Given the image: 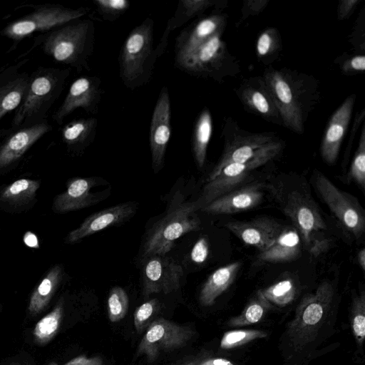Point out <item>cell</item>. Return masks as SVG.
<instances>
[{
  "mask_svg": "<svg viewBox=\"0 0 365 365\" xmlns=\"http://www.w3.org/2000/svg\"><path fill=\"white\" fill-rule=\"evenodd\" d=\"M262 77L281 116L283 125L302 134L308 114L319 96L314 79L289 69L272 68H267Z\"/></svg>",
  "mask_w": 365,
  "mask_h": 365,
  "instance_id": "6da1fadb",
  "label": "cell"
},
{
  "mask_svg": "<svg viewBox=\"0 0 365 365\" xmlns=\"http://www.w3.org/2000/svg\"><path fill=\"white\" fill-rule=\"evenodd\" d=\"M170 33L166 26L154 48V21L150 17L129 33L118 56L120 77L127 88L133 91L150 81L155 64L168 45Z\"/></svg>",
  "mask_w": 365,
  "mask_h": 365,
  "instance_id": "7a4b0ae2",
  "label": "cell"
},
{
  "mask_svg": "<svg viewBox=\"0 0 365 365\" xmlns=\"http://www.w3.org/2000/svg\"><path fill=\"white\" fill-rule=\"evenodd\" d=\"M95 24L89 19H76L50 31L41 34L34 46L55 61L77 71H89V58L94 51Z\"/></svg>",
  "mask_w": 365,
  "mask_h": 365,
  "instance_id": "3957f363",
  "label": "cell"
},
{
  "mask_svg": "<svg viewBox=\"0 0 365 365\" xmlns=\"http://www.w3.org/2000/svg\"><path fill=\"white\" fill-rule=\"evenodd\" d=\"M70 73L69 68L44 66L34 71L11 127H25L47 120L48 111L61 94Z\"/></svg>",
  "mask_w": 365,
  "mask_h": 365,
  "instance_id": "277c9868",
  "label": "cell"
},
{
  "mask_svg": "<svg viewBox=\"0 0 365 365\" xmlns=\"http://www.w3.org/2000/svg\"><path fill=\"white\" fill-rule=\"evenodd\" d=\"M279 207L299 234L303 247L308 250L312 237L327 228L319 207L307 185L302 179H288L271 186Z\"/></svg>",
  "mask_w": 365,
  "mask_h": 365,
  "instance_id": "5b68a950",
  "label": "cell"
},
{
  "mask_svg": "<svg viewBox=\"0 0 365 365\" xmlns=\"http://www.w3.org/2000/svg\"><path fill=\"white\" fill-rule=\"evenodd\" d=\"M334 293L331 282L325 280L301 300L286 330L288 341L295 351L305 349L318 337L329 319Z\"/></svg>",
  "mask_w": 365,
  "mask_h": 365,
  "instance_id": "8992f818",
  "label": "cell"
},
{
  "mask_svg": "<svg viewBox=\"0 0 365 365\" xmlns=\"http://www.w3.org/2000/svg\"><path fill=\"white\" fill-rule=\"evenodd\" d=\"M198 199L195 202L178 201L158 221L148 235L143 247V257L165 255L174 242L184 235L197 230L200 220L196 212L202 208Z\"/></svg>",
  "mask_w": 365,
  "mask_h": 365,
  "instance_id": "52a82bcc",
  "label": "cell"
},
{
  "mask_svg": "<svg viewBox=\"0 0 365 365\" xmlns=\"http://www.w3.org/2000/svg\"><path fill=\"white\" fill-rule=\"evenodd\" d=\"M33 11L2 29L0 35L12 41L14 46L26 37L38 32L41 34L53 30L72 21L86 16L90 9H72L61 4H29Z\"/></svg>",
  "mask_w": 365,
  "mask_h": 365,
  "instance_id": "ba28073f",
  "label": "cell"
},
{
  "mask_svg": "<svg viewBox=\"0 0 365 365\" xmlns=\"http://www.w3.org/2000/svg\"><path fill=\"white\" fill-rule=\"evenodd\" d=\"M221 36L215 35L190 55L175 60V66L190 75L217 82L238 73V63L228 51Z\"/></svg>",
  "mask_w": 365,
  "mask_h": 365,
  "instance_id": "9c48e42d",
  "label": "cell"
},
{
  "mask_svg": "<svg viewBox=\"0 0 365 365\" xmlns=\"http://www.w3.org/2000/svg\"><path fill=\"white\" fill-rule=\"evenodd\" d=\"M312 180L317 194L344 230L361 240L365 232V211L357 199L337 187L321 171L315 170Z\"/></svg>",
  "mask_w": 365,
  "mask_h": 365,
  "instance_id": "30bf717a",
  "label": "cell"
},
{
  "mask_svg": "<svg viewBox=\"0 0 365 365\" xmlns=\"http://www.w3.org/2000/svg\"><path fill=\"white\" fill-rule=\"evenodd\" d=\"M282 148V144L278 140L246 163H230L223 167L213 178L207 180L199 198L202 206L243 185L253 170L275 158Z\"/></svg>",
  "mask_w": 365,
  "mask_h": 365,
  "instance_id": "8fae6325",
  "label": "cell"
},
{
  "mask_svg": "<svg viewBox=\"0 0 365 365\" xmlns=\"http://www.w3.org/2000/svg\"><path fill=\"white\" fill-rule=\"evenodd\" d=\"M224 151L207 180L213 178L225 165L249 161L279 140L273 133H250L227 122L223 129Z\"/></svg>",
  "mask_w": 365,
  "mask_h": 365,
  "instance_id": "7c38bea8",
  "label": "cell"
},
{
  "mask_svg": "<svg viewBox=\"0 0 365 365\" xmlns=\"http://www.w3.org/2000/svg\"><path fill=\"white\" fill-rule=\"evenodd\" d=\"M195 335L188 326L178 324L160 317L154 319L140 341L138 356H145L149 362L157 359L161 352L171 351L185 346Z\"/></svg>",
  "mask_w": 365,
  "mask_h": 365,
  "instance_id": "4fadbf2b",
  "label": "cell"
},
{
  "mask_svg": "<svg viewBox=\"0 0 365 365\" xmlns=\"http://www.w3.org/2000/svg\"><path fill=\"white\" fill-rule=\"evenodd\" d=\"M103 93L99 77L85 76L76 78L70 86L61 105L53 113V121L61 125L68 115L79 108L96 114Z\"/></svg>",
  "mask_w": 365,
  "mask_h": 365,
  "instance_id": "5bb4252c",
  "label": "cell"
},
{
  "mask_svg": "<svg viewBox=\"0 0 365 365\" xmlns=\"http://www.w3.org/2000/svg\"><path fill=\"white\" fill-rule=\"evenodd\" d=\"M51 130L47 120L25 127L0 128V170L16 163Z\"/></svg>",
  "mask_w": 365,
  "mask_h": 365,
  "instance_id": "9a60e30c",
  "label": "cell"
},
{
  "mask_svg": "<svg viewBox=\"0 0 365 365\" xmlns=\"http://www.w3.org/2000/svg\"><path fill=\"white\" fill-rule=\"evenodd\" d=\"M171 108L168 89L162 88L155 105L150 125V147L155 173L163 167L171 134Z\"/></svg>",
  "mask_w": 365,
  "mask_h": 365,
  "instance_id": "2e32d148",
  "label": "cell"
},
{
  "mask_svg": "<svg viewBox=\"0 0 365 365\" xmlns=\"http://www.w3.org/2000/svg\"><path fill=\"white\" fill-rule=\"evenodd\" d=\"M143 272V294L148 297L155 293L168 294L180 286L183 274L182 267L165 255L148 257Z\"/></svg>",
  "mask_w": 365,
  "mask_h": 365,
  "instance_id": "e0dca14e",
  "label": "cell"
},
{
  "mask_svg": "<svg viewBox=\"0 0 365 365\" xmlns=\"http://www.w3.org/2000/svg\"><path fill=\"white\" fill-rule=\"evenodd\" d=\"M227 24L224 14H212L187 26L177 36L175 60L192 53L217 34H222Z\"/></svg>",
  "mask_w": 365,
  "mask_h": 365,
  "instance_id": "ac0fdd59",
  "label": "cell"
},
{
  "mask_svg": "<svg viewBox=\"0 0 365 365\" xmlns=\"http://www.w3.org/2000/svg\"><path fill=\"white\" fill-rule=\"evenodd\" d=\"M244 243L253 246L259 252L269 247L283 231L284 227L276 220L260 217L249 221H232L225 225Z\"/></svg>",
  "mask_w": 365,
  "mask_h": 365,
  "instance_id": "d6986e66",
  "label": "cell"
},
{
  "mask_svg": "<svg viewBox=\"0 0 365 365\" xmlns=\"http://www.w3.org/2000/svg\"><path fill=\"white\" fill-rule=\"evenodd\" d=\"M236 92L242 104L250 112L272 123L283 125L281 116L262 76L245 80Z\"/></svg>",
  "mask_w": 365,
  "mask_h": 365,
  "instance_id": "ffe728a7",
  "label": "cell"
},
{
  "mask_svg": "<svg viewBox=\"0 0 365 365\" xmlns=\"http://www.w3.org/2000/svg\"><path fill=\"white\" fill-rule=\"evenodd\" d=\"M355 100V94L349 96L329 119L320 146L321 155L328 165L334 164L337 160L352 116Z\"/></svg>",
  "mask_w": 365,
  "mask_h": 365,
  "instance_id": "44dd1931",
  "label": "cell"
},
{
  "mask_svg": "<svg viewBox=\"0 0 365 365\" xmlns=\"http://www.w3.org/2000/svg\"><path fill=\"white\" fill-rule=\"evenodd\" d=\"M264 196L263 184L245 185L214 200L201 210L212 215L233 214L257 207L262 202Z\"/></svg>",
  "mask_w": 365,
  "mask_h": 365,
  "instance_id": "7402d4cb",
  "label": "cell"
},
{
  "mask_svg": "<svg viewBox=\"0 0 365 365\" xmlns=\"http://www.w3.org/2000/svg\"><path fill=\"white\" fill-rule=\"evenodd\" d=\"M136 207L133 202L120 203L95 212L85 219L78 227L66 237L68 243H76L81 240L108 227L122 223L133 216Z\"/></svg>",
  "mask_w": 365,
  "mask_h": 365,
  "instance_id": "603a6c76",
  "label": "cell"
},
{
  "mask_svg": "<svg viewBox=\"0 0 365 365\" xmlns=\"http://www.w3.org/2000/svg\"><path fill=\"white\" fill-rule=\"evenodd\" d=\"M24 59L0 73V119L22 103L28 86L29 74L21 72L20 68L27 62Z\"/></svg>",
  "mask_w": 365,
  "mask_h": 365,
  "instance_id": "cb8c5ba5",
  "label": "cell"
},
{
  "mask_svg": "<svg viewBox=\"0 0 365 365\" xmlns=\"http://www.w3.org/2000/svg\"><path fill=\"white\" fill-rule=\"evenodd\" d=\"M96 178H76L67 185L66 191L57 195L53 202L56 212H66L92 206L101 200L102 197L91 192L97 184Z\"/></svg>",
  "mask_w": 365,
  "mask_h": 365,
  "instance_id": "d4e9b609",
  "label": "cell"
},
{
  "mask_svg": "<svg viewBox=\"0 0 365 365\" xmlns=\"http://www.w3.org/2000/svg\"><path fill=\"white\" fill-rule=\"evenodd\" d=\"M302 244L294 227H284L276 241L267 249L259 252L257 261L259 263H282L299 257Z\"/></svg>",
  "mask_w": 365,
  "mask_h": 365,
  "instance_id": "484cf974",
  "label": "cell"
},
{
  "mask_svg": "<svg viewBox=\"0 0 365 365\" xmlns=\"http://www.w3.org/2000/svg\"><path fill=\"white\" fill-rule=\"evenodd\" d=\"M241 266L242 262L236 261L214 271L200 289L199 301L201 305H213L216 299L233 283Z\"/></svg>",
  "mask_w": 365,
  "mask_h": 365,
  "instance_id": "4316f807",
  "label": "cell"
},
{
  "mask_svg": "<svg viewBox=\"0 0 365 365\" xmlns=\"http://www.w3.org/2000/svg\"><path fill=\"white\" fill-rule=\"evenodd\" d=\"M97 126L93 117L74 119L62 127V140L71 152L81 153L94 140Z\"/></svg>",
  "mask_w": 365,
  "mask_h": 365,
  "instance_id": "83f0119b",
  "label": "cell"
},
{
  "mask_svg": "<svg viewBox=\"0 0 365 365\" xmlns=\"http://www.w3.org/2000/svg\"><path fill=\"white\" fill-rule=\"evenodd\" d=\"M62 267H53L33 292L29 304V312L36 316L43 312L55 293L62 279Z\"/></svg>",
  "mask_w": 365,
  "mask_h": 365,
  "instance_id": "f1b7e54d",
  "label": "cell"
},
{
  "mask_svg": "<svg viewBox=\"0 0 365 365\" xmlns=\"http://www.w3.org/2000/svg\"><path fill=\"white\" fill-rule=\"evenodd\" d=\"M212 133V115L209 109L205 108L196 119L192 140L194 158L199 168H202L205 164Z\"/></svg>",
  "mask_w": 365,
  "mask_h": 365,
  "instance_id": "f546056e",
  "label": "cell"
},
{
  "mask_svg": "<svg viewBox=\"0 0 365 365\" xmlns=\"http://www.w3.org/2000/svg\"><path fill=\"white\" fill-rule=\"evenodd\" d=\"M220 3L221 1L216 0H180L174 16L168 20L167 26L172 31L192 18L202 15L207 9L218 6Z\"/></svg>",
  "mask_w": 365,
  "mask_h": 365,
  "instance_id": "4dcf8cb0",
  "label": "cell"
},
{
  "mask_svg": "<svg viewBox=\"0 0 365 365\" xmlns=\"http://www.w3.org/2000/svg\"><path fill=\"white\" fill-rule=\"evenodd\" d=\"M63 315V300L61 299L54 309L40 319L34 329V339L36 344L44 345L57 334Z\"/></svg>",
  "mask_w": 365,
  "mask_h": 365,
  "instance_id": "1f68e13d",
  "label": "cell"
},
{
  "mask_svg": "<svg viewBox=\"0 0 365 365\" xmlns=\"http://www.w3.org/2000/svg\"><path fill=\"white\" fill-rule=\"evenodd\" d=\"M39 187L38 181L24 178L19 179L4 188L1 195V199L12 204L27 202L34 198Z\"/></svg>",
  "mask_w": 365,
  "mask_h": 365,
  "instance_id": "d6a6232c",
  "label": "cell"
},
{
  "mask_svg": "<svg viewBox=\"0 0 365 365\" xmlns=\"http://www.w3.org/2000/svg\"><path fill=\"white\" fill-rule=\"evenodd\" d=\"M282 48V41L278 31L273 27L264 29L258 36L256 43L257 58L269 63L277 57Z\"/></svg>",
  "mask_w": 365,
  "mask_h": 365,
  "instance_id": "836d02e7",
  "label": "cell"
},
{
  "mask_svg": "<svg viewBox=\"0 0 365 365\" xmlns=\"http://www.w3.org/2000/svg\"><path fill=\"white\" fill-rule=\"evenodd\" d=\"M269 304L259 290L241 314L231 318L227 324L230 327H242L257 323L263 317Z\"/></svg>",
  "mask_w": 365,
  "mask_h": 365,
  "instance_id": "e575fe53",
  "label": "cell"
},
{
  "mask_svg": "<svg viewBox=\"0 0 365 365\" xmlns=\"http://www.w3.org/2000/svg\"><path fill=\"white\" fill-rule=\"evenodd\" d=\"M350 324L358 347L361 348L365 339V292L362 289L352 298Z\"/></svg>",
  "mask_w": 365,
  "mask_h": 365,
  "instance_id": "d590c367",
  "label": "cell"
},
{
  "mask_svg": "<svg viewBox=\"0 0 365 365\" xmlns=\"http://www.w3.org/2000/svg\"><path fill=\"white\" fill-rule=\"evenodd\" d=\"M260 292L269 304L272 303L282 307L289 304L294 299L296 287L292 279L287 278L278 281Z\"/></svg>",
  "mask_w": 365,
  "mask_h": 365,
  "instance_id": "8d00e7d4",
  "label": "cell"
},
{
  "mask_svg": "<svg viewBox=\"0 0 365 365\" xmlns=\"http://www.w3.org/2000/svg\"><path fill=\"white\" fill-rule=\"evenodd\" d=\"M346 182L354 181L361 189L365 188V125H361V134L357 149L347 173Z\"/></svg>",
  "mask_w": 365,
  "mask_h": 365,
  "instance_id": "74e56055",
  "label": "cell"
},
{
  "mask_svg": "<svg viewBox=\"0 0 365 365\" xmlns=\"http://www.w3.org/2000/svg\"><path fill=\"white\" fill-rule=\"evenodd\" d=\"M108 315L111 322L122 320L128 311L129 298L126 292L120 287L110 289L107 300Z\"/></svg>",
  "mask_w": 365,
  "mask_h": 365,
  "instance_id": "f35d334b",
  "label": "cell"
},
{
  "mask_svg": "<svg viewBox=\"0 0 365 365\" xmlns=\"http://www.w3.org/2000/svg\"><path fill=\"white\" fill-rule=\"evenodd\" d=\"M266 336L267 333L262 330H232L223 334L220 346L222 349H235Z\"/></svg>",
  "mask_w": 365,
  "mask_h": 365,
  "instance_id": "ab89813d",
  "label": "cell"
},
{
  "mask_svg": "<svg viewBox=\"0 0 365 365\" xmlns=\"http://www.w3.org/2000/svg\"><path fill=\"white\" fill-rule=\"evenodd\" d=\"M96 10L103 21L114 22L130 8L127 0H93Z\"/></svg>",
  "mask_w": 365,
  "mask_h": 365,
  "instance_id": "60d3db41",
  "label": "cell"
},
{
  "mask_svg": "<svg viewBox=\"0 0 365 365\" xmlns=\"http://www.w3.org/2000/svg\"><path fill=\"white\" fill-rule=\"evenodd\" d=\"M160 307L159 300L154 298L136 308L133 314V323L138 333H142L145 329H147L158 312Z\"/></svg>",
  "mask_w": 365,
  "mask_h": 365,
  "instance_id": "b9f144b4",
  "label": "cell"
},
{
  "mask_svg": "<svg viewBox=\"0 0 365 365\" xmlns=\"http://www.w3.org/2000/svg\"><path fill=\"white\" fill-rule=\"evenodd\" d=\"M342 72L347 75L363 73L365 69V56L364 53L352 56L342 57L339 63Z\"/></svg>",
  "mask_w": 365,
  "mask_h": 365,
  "instance_id": "7bdbcfd3",
  "label": "cell"
},
{
  "mask_svg": "<svg viewBox=\"0 0 365 365\" xmlns=\"http://www.w3.org/2000/svg\"><path fill=\"white\" fill-rule=\"evenodd\" d=\"M269 0H245L241 9L240 19L237 25L242 24L250 16H256L267 7Z\"/></svg>",
  "mask_w": 365,
  "mask_h": 365,
  "instance_id": "ee69618b",
  "label": "cell"
},
{
  "mask_svg": "<svg viewBox=\"0 0 365 365\" xmlns=\"http://www.w3.org/2000/svg\"><path fill=\"white\" fill-rule=\"evenodd\" d=\"M355 29L350 37V42L356 50L364 51V36H365V11H361V14L355 26Z\"/></svg>",
  "mask_w": 365,
  "mask_h": 365,
  "instance_id": "f6af8a7d",
  "label": "cell"
},
{
  "mask_svg": "<svg viewBox=\"0 0 365 365\" xmlns=\"http://www.w3.org/2000/svg\"><path fill=\"white\" fill-rule=\"evenodd\" d=\"M209 241L207 237H200L195 243L190 253L192 262L197 264L205 262L209 255Z\"/></svg>",
  "mask_w": 365,
  "mask_h": 365,
  "instance_id": "bcb514c9",
  "label": "cell"
},
{
  "mask_svg": "<svg viewBox=\"0 0 365 365\" xmlns=\"http://www.w3.org/2000/svg\"><path fill=\"white\" fill-rule=\"evenodd\" d=\"M359 0H340L337 6L338 20L349 19L359 4Z\"/></svg>",
  "mask_w": 365,
  "mask_h": 365,
  "instance_id": "7dc6e473",
  "label": "cell"
},
{
  "mask_svg": "<svg viewBox=\"0 0 365 365\" xmlns=\"http://www.w3.org/2000/svg\"><path fill=\"white\" fill-rule=\"evenodd\" d=\"M329 241L320 235V232L314 235L310 240L308 251L314 257L325 252L329 247Z\"/></svg>",
  "mask_w": 365,
  "mask_h": 365,
  "instance_id": "c3c4849f",
  "label": "cell"
},
{
  "mask_svg": "<svg viewBox=\"0 0 365 365\" xmlns=\"http://www.w3.org/2000/svg\"><path fill=\"white\" fill-rule=\"evenodd\" d=\"M48 365H58L54 362L50 363ZM63 365H104L102 358L99 356L93 357H87L85 355H80L73 358Z\"/></svg>",
  "mask_w": 365,
  "mask_h": 365,
  "instance_id": "681fc988",
  "label": "cell"
},
{
  "mask_svg": "<svg viewBox=\"0 0 365 365\" xmlns=\"http://www.w3.org/2000/svg\"><path fill=\"white\" fill-rule=\"evenodd\" d=\"M199 365H234V364L227 359L212 358L202 361Z\"/></svg>",
  "mask_w": 365,
  "mask_h": 365,
  "instance_id": "f907efd6",
  "label": "cell"
},
{
  "mask_svg": "<svg viewBox=\"0 0 365 365\" xmlns=\"http://www.w3.org/2000/svg\"><path fill=\"white\" fill-rule=\"evenodd\" d=\"M24 243L30 247L38 248L39 247L37 237L31 232H27L24 237Z\"/></svg>",
  "mask_w": 365,
  "mask_h": 365,
  "instance_id": "816d5d0a",
  "label": "cell"
},
{
  "mask_svg": "<svg viewBox=\"0 0 365 365\" xmlns=\"http://www.w3.org/2000/svg\"><path fill=\"white\" fill-rule=\"evenodd\" d=\"M357 261L363 271L365 270V248L360 250L357 254Z\"/></svg>",
  "mask_w": 365,
  "mask_h": 365,
  "instance_id": "f5cc1de1",
  "label": "cell"
},
{
  "mask_svg": "<svg viewBox=\"0 0 365 365\" xmlns=\"http://www.w3.org/2000/svg\"><path fill=\"white\" fill-rule=\"evenodd\" d=\"M202 361V360L200 358H195L187 360L185 363L180 365H199Z\"/></svg>",
  "mask_w": 365,
  "mask_h": 365,
  "instance_id": "db71d44e",
  "label": "cell"
},
{
  "mask_svg": "<svg viewBox=\"0 0 365 365\" xmlns=\"http://www.w3.org/2000/svg\"><path fill=\"white\" fill-rule=\"evenodd\" d=\"M11 365H20L19 364H12Z\"/></svg>",
  "mask_w": 365,
  "mask_h": 365,
  "instance_id": "11a10c76",
  "label": "cell"
}]
</instances>
